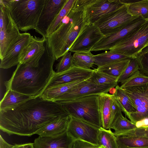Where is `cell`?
Returning a JSON list of instances; mask_svg holds the SVG:
<instances>
[{"label": "cell", "mask_w": 148, "mask_h": 148, "mask_svg": "<svg viewBox=\"0 0 148 148\" xmlns=\"http://www.w3.org/2000/svg\"><path fill=\"white\" fill-rule=\"evenodd\" d=\"M69 116L58 101L39 96L0 110V129L9 135L30 136L52 122Z\"/></svg>", "instance_id": "obj_1"}, {"label": "cell", "mask_w": 148, "mask_h": 148, "mask_svg": "<svg viewBox=\"0 0 148 148\" xmlns=\"http://www.w3.org/2000/svg\"><path fill=\"white\" fill-rule=\"evenodd\" d=\"M45 45L44 51L17 65L11 78L4 82L6 90H12L33 97L41 95L55 72L53 66L56 60L48 47L47 39Z\"/></svg>", "instance_id": "obj_2"}, {"label": "cell", "mask_w": 148, "mask_h": 148, "mask_svg": "<svg viewBox=\"0 0 148 148\" xmlns=\"http://www.w3.org/2000/svg\"><path fill=\"white\" fill-rule=\"evenodd\" d=\"M84 7L74 4L58 28L47 38L48 47L56 60L69 51L86 26Z\"/></svg>", "instance_id": "obj_3"}, {"label": "cell", "mask_w": 148, "mask_h": 148, "mask_svg": "<svg viewBox=\"0 0 148 148\" xmlns=\"http://www.w3.org/2000/svg\"><path fill=\"white\" fill-rule=\"evenodd\" d=\"M45 0H0L19 30L36 29Z\"/></svg>", "instance_id": "obj_4"}, {"label": "cell", "mask_w": 148, "mask_h": 148, "mask_svg": "<svg viewBox=\"0 0 148 148\" xmlns=\"http://www.w3.org/2000/svg\"><path fill=\"white\" fill-rule=\"evenodd\" d=\"M99 95L76 99L58 101L70 116L80 120L97 128L101 127L99 104Z\"/></svg>", "instance_id": "obj_5"}, {"label": "cell", "mask_w": 148, "mask_h": 148, "mask_svg": "<svg viewBox=\"0 0 148 148\" xmlns=\"http://www.w3.org/2000/svg\"><path fill=\"white\" fill-rule=\"evenodd\" d=\"M21 33L9 11L0 2V58L1 59L16 42Z\"/></svg>", "instance_id": "obj_6"}, {"label": "cell", "mask_w": 148, "mask_h": 148, "mask_svg": "<svg viewBox=\"0 0 148 148\" xmlns=\"http://www.w3.org/2000/svg\"><path fill=\"white\" fill-rule=\"evenodd\" d=\"M148 43V19L135 32L110 51L134 58Z\"/></svg>", "instance_id": "obj_7"}, {"label": "cell", "mask_w": 148, "mask_h": 148, "mask_svg": "<svg viewBox=\"0 0 148 148\" xmlns=\"http://www.w3.org/2000/svg\"><path fill=\"white\" fill-rule=\"evenodd\" d=\"M123 89L136 110L127 117L130 121L137 125L138 123L148 121V83Z\"/></svg>", "instance_id": "obj_8"}, {"label": "cell", "mask_w": 148, "mask_h": 148, "mask_svg": "<svg viewBox=\"0 0 148 148\" xmlns=\"http://www.w3.org/2000/svg\"><path fill=\"white\" fill-rule=\"evenodd\" d=\"M147 20L140 16L136 18L117 31L105 36L93 47L91 51L110 50L135 32Z\"/></svg>", "instance_id": "obj_9"}, {"label": "cell", "mask_w": 148, "mask_h": 148, "mask_svg": "<svg viewBox=\"0 0 148 148\" xmlns=\"http://www.w3.org/2000/svg\"><path fill=\"white\" fill-rule=\"evenodd\" d=\"M138 17L133 16L129 13L125 4L121 8L102 17L94 24L105 36L117 31Z\"/></svg>", "instance_id": "obj_10"}, {"label": "cell", "mask_w": 148, "mask_h": 148, "mask_svg": "<svg viewBox=\"0 0 148 148\" xmlns=\"http://www.w3.org/2000/svg\"><path fill=\"white\" fill-rule=\"evenodd\" d=\"M125 4L121 0H92L84 8L86 24H95L102 17L121 8Z\"/></svg>", "instance_id": "obj_11"}, {"label": "cell", "mask_w": 148, "mask_h": 148, "mask_svg": "<svg viewBox=\"0 0 148 148\" xmlns=\"http://www.w3.org/2000/svg\"><path fill=\"white\" fill-rule=\"evenodd\" d=\"M90 77L84 81L68 92L59 97L55 101L71 100L86 96L108 93L111 88L118 85V83L98 85L92 82Z\"/></svg>", "instance_id": "obj_12"}, {"label": "cell", "mask_w": 148, "mask_h": 148, "mask_svg": "<svg viewBox=\"0 0 148 148\" xmlns=\"http://www.w3.org/2000/svg\"><path fill=\"white\" fill-rule=\"evenodd\" d=\"M67 132L74 140L83 141L100 146L99 128L85 122L70 116Z\"/></svg>", "instance_id": "obj_13"}, {"label": "cell", "mask_w": 148, "mask_h": 148, "mask_svg": "<svg viewBox=\"0 0 148 148\" xmlns=\"http://www.w3.org/2000/svg\"><path fill=\"white\" fill-rule=\"evenodd\" d=\"M104 36L97 25L86 24L69 51L74 53L91 51L93 47Z\"/></svg>", "instance_id": "obj_14"}, {"label": "cell", "mask_w": 148, "mask_h": 148, "mask_svg": "<svg viewBox=\"0 0 148 148\" xmlns=\"http://www.w3.org/2000/svg\"><path fill=\"white\" fill-rule=\"evenodd\" d=\"M67 0H45L35 30L46 38L47 32Z\"/></svg>", "instance_id": "obj_15"}, {"label": "cell", "mask_w": 148, "mask_h": 148, "mask_svg": "<svg viewBox=\"0 0 148 148\" xmlns=\"http://www.w3.org/2000/svg\"><path fill=\"white\" fill-rule=\"evenodd\" d=\"M94 69H86L73 66L64 72H55L45 90L51 88L90 78Z\"/></svg>", "instance_id": "obj_16"}, {"label": "cell", "mask_w": 148, "mask_h": 148, "mask_svg": "<svg viewBox=\"0 0 148 148\" xmlns=\"http://www.w3.org/2000/svg\"><path fill=\"white\" fill-rule=\"evenodd\" d=\"M31 36L29 33H21L17 41L1 59V68L6 69L19 63L21 54L29 43Z\"/></svg>", "instance_id": "obj_17"}, {"label": "cell", "mask_w": 148, "mask_h": 148, "mask_svg": "<svg viewBox=\"0 0 148 148\" xmlns=\"http://www.w3.org/2000/svg\"><path fill=\"white\" fill-rule=\"evenodd\" d=\"M74 140L67 131L58 136H40L34 141V148H72Z\"/></svg>", "instance_id": "obj_18"}, {"label": "cell", "mask_w": 148, "mask_h": 148, "mask_svg": "<svg viewBox=\"0 0 148 148\" xmlns=\"http://www.w3.org/2000/svg\"><path fill=\"white\" fill-rule=\"evenodd\" d=\"M47 38L32 36L30 41L23 51L19 63H25L45 51V43Z\"/></svg>", "instance_id": "obj_19"}, {"label": "cell", "mask_w": 148, "mask_h": 148, "mask_svg": "<svg viewBox=\"0 0 148 148\" xmlns=\"http://www.w3.org/2000/svg\"><path fill=\"white\" fill-rule=\"evenodd\" d=\"M70 116L59 119L39 130L36 134L40 136L55 137L67 131Z\"/></svg>", "instance_id": "obj_20"}, {"label": "cell", "mask_w": 148, "mask_h": 148, "mask_svg": "<svg viewBox=\"0 0 148 148\" xmlns=\"http://www.w3.org/2000/svg\"><path fill=\"white\" fill-rule=\"evenodd\" d=\"M112 96L108 93H102L99 96L101 127L106 129H110L111 125L110 116Z\"/></svg>", "instance_id": "obj_21"}, {"label": "cell", "mask_w": 148, "mask_h": 148, "mask_svg": "<svg viewBox=\"0 0 148 148\" xmlns=\"http://www.w3.org/2000/svg\"><path fill=\"white\" fill-rule=\"evenodd\" d=\"M121 1L126 4L128 11L131 15L148 19V0Z\"/></svg>", "instance_id": "obj_22"}, {"label": "cell", "mask_w": 148, "mask_h": 148, "mask_svg": "<svg viewBox=\"0 0 148 148\" xmlns=\"http://www.w3.org/2000/svg\"><path fill=\"white\" fill-rule=\"evenodd\" d=\"M33 98L11 90H6L0 102V110L8 108Z\"/></svg>", "instance_id": "obj_23"}, {"label": "cell", "mask_w": 148, "mask_h": 148, "mask_svg": "<svg viewBox=\"0 0 148 148\" xmlns=\"http://www.w3.org/2000/svg\"><path fill=\"white\" fill-rule=\"evenodd\" d=\"M84 80L77 81L47 89L43 92L40 96L45 99L56 101V99L59 97L68 92Z\"/></svg>", "instance_id": "obj_24"}, {"label": "cell", "mask_w": 148, "mask_h": 148, "mask_svg": "<svg viewBox=\"0 0 148 148\" xmlns=\"http://www.w3.org/2000/svg\"><path fill=\"white\" fill-rule=\"evenodd\" d=\"M119 148H148V138L138 136L116 137Z\"/></svg>", "instance_id": "obj_25"}, {"label": "cell", "mask_w": 148, "mask_h": 148, "mask_svg": "<svg viewBox=\"0 0 148 148\" xmlns=\"http://www.w3.org/2000/svg\"><path fill=\"white\" fill-rule=\"evenodd\" d=\"M115 88L116 91L113 95L114 98L122 111L128 117L131 114L135 112V108L124 89L118 85L115 87Z\"/></svg>", "instance_id": "obj_26"}, {"label": "cell", "mask_w": 148, "mask_h": 148, "mask_svg": "<svg viewBox=\"0 0 148 148\" xmlns=\"http://www.w3.org/2000/svg\"><path fill=\"white\" fill-rule=\"evenodd\" d=\"M130 60L127 59L112 62L97 67L96 69L119 78L127 67Z\"/></svg>", "instance_id": "obj_27"}, {"label": "cell", "mask_w": 148, "mask_h": 148, "mask_svg": "<svg viewBox=\"0 0 148 148\" xmlns=\"http://www.w3.org/2000/svg\"><path fill=\"white\" fill-rule=\"evenodd\" d=\"M95 64L100 67L109 63L127 59L128 57L116 53L106 51L102 53L94 55Z\"/></svg>", "instance_id": "obj_28"}, {"label": "cell", "mask_w": 148, "mask_h": 148, "mask_svg": "<svg viewBox=\"0 0 148 148\" xmlns=\"http://www.w3.org/2000/svg\"><path fill=\"white\" fill-rule=\"evenodd\" d=\"M138 127L137 125L124 117L122 113L112 122L110 129H114V135L118 137L124 132L133 130Z\"/></svg>", "instance_id": "obj_29"}, {"label": "cell", "mask_w": 148, "mask_h": 148, "mask_svg": "<svg viewBox=\"0 0 148 148\" xmlns=\"http://www.w3.org/2000/svg\"><path fill=\"white\" fill-rule=\"evenodd\" d=\"M74 66L86 69H90L95 64L94 55L91 51L75 53L73 55Z\"/></svg>", "instance_id": "obj_30"}, {"label": "cell", "mask_w": 148, "mask_h": 148, "mask_svg": "<svg viewBox=\"0 0 148 148\" xmlns=\"http://www.w3.org/2000/svg\"><path fill=\"white\" fill-rule=\"evenodd\" d=\"M76 0H67L53 23L47 32L46 37L47 38L59 27L62 20L72 8Z\"/></svg>", "instance_id": "obj_31"}, {"label": "cell", "mask_w": 148, "mask_h": 148, "mask_svg": "<svg viewBox=\"0 0 148 148\" xmlns=\"http://www.w3.org/2000/svg\"><path fill=\"white\" fill-rule=\"evenodd\" d=\"M99 140L100 146L104 148H119L116 137L110 129L99 128Z\"/></svg>", "instance_id": "obj_32"}, {"label": "cell", "mask_w": 148, "mask_h": 148, "mask_svg": "<svg viewBox=\"0 0 148 148\" xmlns=\"http://www.w3.org/2000/svg\"><path fill=\"white\" fill-rule=\"evenodd\" d=\"M148 83V76L138 70L128 78L121 82L122 89L143 85Z\"/></svg>", "instance_id": "obj_33"}, {"label": "cell", "mask_w": 148, "mask_h": 148, "mask_svg": "<svg viewBox=\"0 0 148 148\" xmlns=\"http://www.w3.org/2000/svg\"><path fill=\"white\" fill-rule=\"evenodd\" d=\"M90 78L92 82L99 85L118 83V78L99 71L96 69H94Z\"/></svg>", "instance_id": "obj_34"}, {"label": "cell", "mask_w": 148, "mask_h": 148, "mask_svg": "<svg viewBox=\"0 0 148 148\" xmlns=\"http://www.w3.org/2000/svg\"><path fill=\"white\" fill-rule=\"evenodd\" d=\"M134 58L138 63L140 71L148 76V46L143 49Z\"/></svg>", "instance_id": "obj_35"}, {"label": "cell", "mask_w": 148, "mask_h": 148, "mask_svg": "<svg viewBox=\"0 0 148 148\" xmlns=\"http://www.w3.org/2000/svg\"><path fill=\"white\" fill-rule=\"evenodd\" d=\"M74 66L71 52L68 51L61 57L59 62L56 66V72L60 73L66 71Z\"/></svg>", "instance_id": "obj_36"}, {"label": "cell", "mask_w": 148, "mask_h": 148, "mask_svg": "<svg viewBox=\"0 0 148 148\" xmlns=\"http://www.w3.org/2000/svg\"><path fill=\"white\" fill-rule=\"evenodd\" d=\"M139 69L136 60L134 58H132L126 68L119 77L118 83H121L127 79Z\"/></svg>", "instance_id": "obj_37"}, {"label": "cell", "mask_w": 148, "mask_h": 148, "mask_svg": "<svg viewBox=\"0 0 148 148\" xmlns=\"http://www.w3.org/2000/svg\"><path fill=\"white\" fill-rule=\"evenodd\" d=\"M120 136L142 137L148 138V125L138 127L135 129L123 133Z\"/></svg>", "instance_id": "obj_38"}, {"label": "cell", "mask_w": 148, "mask_h": 148, "mask_svg": "<svg viewBox=\"0 0 148 148\" xmlns=\"http://www.w3.org/2000/svg\"><path fill=\"white\" fill-rule=\"evenodd\" d=\"M122 113L121 108L112 95L110 116L111 125L113 121Z\"/></svg>", "instance_id": "obj_39"}, {"label": "cell", "mask_w": 148, "mask_h": 148, "mask_svg": "<svg viewBox=\"0 0 148 148\" xmlns=\"http://www.w3.org/2000/svg\"><path fill=\"white\" fill-rule=\"evenodd\" d=\"M99 146L80 140H74L72 148H98Z\"/></svg>", "instance_id": "obj_40"}, {"label": "cell", "mask_w": 148, "mask_h": 148, "mask_svg": "<svg viewBox=\"0 0 148 148\" xmlns=\"http://www.w3.org/2000/svg\"><path fill=\"white\" fill-rule=\"evenodd\" d=\"M12 148H34V143H28L23 144H15Z\"/></svg>", "instance_id": "obj_41"}, {"label": "cell", "mask_w": 148, "mask_h": 148, "mask_svg": "<svg viewBox=\"0 0 148 148\" xmlns=\"http://www.w3.org/2000/svg\"><path fill=\"white\" fill-rule=\"evenodd\" d=\"M13 146L7 143L0 135V148H12Z\"/></svg>", "instance_id": "obj_42"}, {"label": "cell", "mask_w": 148, "mask_h": 148, "mask_svg": "<svg viewBox=\"0 0 148 148\" xmlns=\"http://www.w3.org/2000/svg\"><path fill=\"white\" fill-rule=\"evenodd\" d=\"M116 89L114 87L111 88L109 91L110 94L111 95H113L115 92Z\"/></svg>", "instance_id": "obj_43"}, {"label": "cell", "mask_w": 148, "mask_h": 148, "mask_svg": "<svg viewBox=\"0 0 148 148\" xmlns=\"http://www.w3.org/2000/svg\"><path fill=\"white\" fill-rule=\"evenodd\" d=\"M98 148H104V147L102 146H100Z\"/></svg>", "instance_id": "obj_44"}, {"label": "cell", "mask_w": 148, "mask_h": 148, "mask_svg": "<svg viewBox=\"0 0 148 148\" xmlns=\"http://www.w3.org/2000/svg\"><path fill=\"white\" fill-rule=\"evenodd\" d=\"M148 46V44L146 46V47L147 46Z\"/></svg>", "instance_id": "obj_45"}]
</instances>
